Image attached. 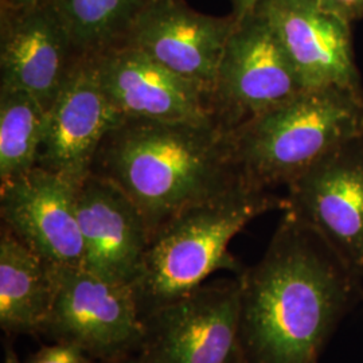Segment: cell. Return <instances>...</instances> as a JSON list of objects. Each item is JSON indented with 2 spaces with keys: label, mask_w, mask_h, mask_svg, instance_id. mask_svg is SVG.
<instances>
[{
  "label": "cell",
  "mask_w": 363,
  "mask_h": 363,
  "mask_svg": "<svg viewBox=\"0 0 363 363\" xmlns=\"http://www.w3.org/2000/svg\"><path fill=\"white\" fill-rule=\"evenodd\" d=\"M262 257L240 273L242 363H315L362 298V277L284 210Z\"/></svg>",
  "instance_id": "6da1fadb"
},
{
  "label": "cell",
  "mask_w": 363,
  "mask_h": 363,
  "mask_svg": "<svg viewBox=\"0 0 363 363\" xmlns=\"http://www.w3.org/2000/svg\"><path fill=\"white\" fill-rule=\"evenodd\" d=\"M91 174L130 196L151 237L183 210L245 183L234 166L228 130L216 121L125 118L106 135Z\"/></svg>",
  "instance_id": "7a4b0ae2"
},
{
  "label": "cell",
  "mask_w": 363,
  "mask_h": 363,
  "mask_svg": "<svg viewBox=\"0 0 363 363\" xmlns=\"http://www.w3.org/2000/svg\"><path fill=\"white\" fill-rule=\"evenodd\" d=\"M286 208V196L242 183L167 220L151 237L130 286L142 319L194 292L214 273L238 276L244 267L229 252L232 240L259 216Z\"/></svg>",
  "instance_id": "3957f363"
},
{
  "label": "cell",
  "mask_w": 363,
  "mask_h": 363,
  "mask_svg": "<svg viewBox=\"0 0 363 363\" xmlns=\"http://www.w3.org/2000/svg\"><path fill=\"white\" fill-rule=\"evenodd\" d=\"M363 136V88L304 91L228 130L234 166L249 186H288L339 144Z\"/></svg>",
  "instance_id": "277c9868"
},
{
  "label": "cell",
  "mask_w": 363,
  "mask_h": 363,
  "mask_svg": "<svg viewBox=\"0 0 363 363\" xmlns=\"http://www.w3.org/2000/svg\"><path fill=\"white\" fill-rule=\"evenodd\" d=\"M55 292L39 334L76 345L97 362L136 355L144 325L130 286L116 284L82 267L54 265Z\"/></svg>",
  "instance_id": "5b68a950"
},
{
  "label": "cell",
  "mask_w": 363,
  "mask_h": 363,
  "mask_svg": "<svg viewBox=\"0 0 363 363\" xmlns=\"http://www.w3.org/2000/svg\"><path fill=\"white\" fill-rule=\"evenodd\" d=\"M143 325L142 363H242L237 276L205 283Z\"/></svg>",
  "instance_id": "8992f818"
},
{
  "label": "cell",
  "mask_w": 363,
  "mask_h": 363,
  "mask_svg": "<svg viewBox=\"0 0 363 363\" xmlns=\"http://www.w3.org/2000/svg\"><path fill=\"white\" fill-rule=\"evenodd\" d=\"M306 91L272 26L259 10L237 21L213 88L216 121L232 130Z\"/></svg>",
  "instance_id": "52a82bcc"
},
{
  "label": "cell",
  "mask_w": 363,
  "mask_h": 363,
  "mask_svg": "<svg viewBox=\"0 0 363 363\" xmlns=\"http://www.w3.org/2000/svg\"><path fill=\"white\" fill-rule=\"evenodd\" d=\"M286 189V210L363 279V136L339 144Z\"/></svg>",
  "instance_id": "ba28073f"
},
{
  "label": "cell",
  "mask_w": 363,
  "mask_h": 363,
  "mask_svg": "<svg viewBox=\"0 0 363 363\" xmlns=\"http://www.w3.org/2000/svg\"><path fill=\"white\" fill-rule=\"evenodd\" d=\"M124 120L103 89L94 60L78 57L48 109L37 167L79 186L106 135Z\"/></svg>",
  "instance_id": "9c48e42d"
},
{
  "label": "cell",
  "mask_w": 363,
  "mask_h": 363,
  "mask_svg": "<svg viewBox=\"0 0 363 363\" xmlns=\"http://www.w3.org/2000/svg\"><path fill=\"white\" fill-rule=\"evenodd\" d=\"M256 10L272 26L306 91L363 88L350 22L319 0H261Z\"/></svg>",
  "instance_id": "30bf717a"
},
{
  "label": "cell",
  "mask_w": 363,
  "mask_h": 363,
  "mask_svg": "<svg viewBox=\"0 0 363 363\" xmlns=\"http://www.w3.org/2000/svg\"><path fill=\"white\" fill-rule=\"evenodd\" d=\"M91 58L108 99L125 118L216 121L211 91L171 72L145 52L123 45Z\"/></svg>",
  "instance_id": "8fae6325"
},
{
  "label": "cell",
  "mask_w": 363,
  "mask_h": 363,
  "mask_svg": "<svg viewBox=\"0 0 363 363\" xmlns=\"http://www.w3.org/2000/svg\"><path fill=\"white\" fill-rule=\"evenodd\" d=\"M77 60L49 0L0 4V88L26 91L49 109Z\"/></svg>",
  "instance_id": "7c38bea8"
},
{
  "label": "cell",
  "mask_w": 363,
  "mask_h": 363,
  "mask_svg": "<svg viewBox=\"0 0 363 363\" xmlns=\"http://www.w3.org/2000/svg\"><path fill=\"white\" fill-rule=\"evenodd\" d=\"M78 186L35 167L0 184L1 226L57 267H82Z\"/></svg>",
  "instance_id": "4fadbf2b"
},
{
  "label": "cell",
  "mask_w": 363,
  "mask_h": 363,
  "mask_svg": "<svg viewBox=\"0 0 363 363\" xmlns=\"http://www.w3.org/2000/svg\"><path fill=\"white\" fill-rule=\"evenodd\" d=\"M237 21L233 13L214 16L199 13L184 0H152L125 45L213 93Z\"/></svg>",
  "instance_id": "5bb4252c"
},
{
  "label": "cell",
  "mask_w": 363,
  "mask_h": 363,
  "mask_svg": "<svg viewBox=\"0 0 363 363\" xmlns=\"http://www.w3.org/2000/svg\"><path fill=\"white\" fill-rule=\"evenodd\" d=\"M82 268L116 284L132 286L151 233L142 211L115 183L89 174L77 189Z\"/></svg>",
  "instance_id": "9a60e30c"
},
{
  "label": "cell",
  "mask_w": 363,
  "mask_h": 363,
  "mask_svg": "<svg viewBox=\"0 0 363 363\" xmlns=\"http://www.w3.org/2000/svg\"><path fill=\"white\" fill-rule=\"evenodd\" d=\"M55 292L54 265L7 228L0 230V327L9 335L39 334Z\"/></svg>",
  "instance_id": "2e32d148"
},
{
  "label": "cell",
  "mask_w": 363,
  "mask_h": 363,
  "mask_svg": "<svg viewBox=\"0 0 363 363\" xmlns=\"http://www.w3.org/2000/svg\"><path fill=\"white\" fill-rule=\"evenodd\" d=\"M78 57H97L127 43L152 0H49Z\"/></svg>",
  "instance_id": "e0dca14e"
},
{
  "label": "cell",
  "mask_w": 363,
  "mask_h": 363,
  "mask_svg": "<svg viewBox=\"0 0 363 363\" xmlns=\"http://www.w3.org/2000/svg\"><path fill=\"white\" fill-rule=\"evenodd\" d=\"M46 115L31 94L0 88V184L37 167Z\"/></svg>",
  "instance_id": "ac0fdd59"
},
{
  "label": "cell",
  "mask_w": 363,
  "mask_h": 363,
  "mask_svg": "<svg viewBox=\"0 0 363 363\" xmlns=\"http://www.w3.org/2000/svg\"><path fill=\"white\" fill-rule=\"evenodd\" d=\"M25 363H99L76 345L54 342L34 351Z\"/></svg>",
  "instance_id": "d6986e66"
},
{
  "label": "cell",
  "mask_w": 363,
  "mask_h": 363,
  "mask_svg": "<svg viewBox=\"0 0 363 363\" xmlns=\"http://www.w3.org/2000/svg\"><path fill=\"white\" fill-rule=\"evenodd\" d=\"M325 9L337 13L347 22H355L363 18V0H319Z\"/></svg>",
  "instance_id": "ffe728a7"
},
{
  "label": "cell",
  "mask_w": 363,
  "mask_h": 363,
  "mask_svg": "<svg viewBox=\"0 0 363 363\" xmlns=\"http://www.w3.org/2000/svg\"><path fill=\"white\" fill-rule=\"evenodd\" d=\"M230 1L233 6L232 13L237 19H241L247 13H252L259 6L261 0H230Z\"/></svg>",
  "instance_id": "44dd1931"
},
{
  "label": "cell",
  "mask_w": 363,
  "mask_h": 363,
  "mask_svg": "<svg viewBox=\"0 0 363 363\" xmlns=\"http://www.w3.org/2000/svg\"><path fill=\"white\" fill-rule=\"evenodd\" d=\"M4 363H25L22 362L18 357V354L15 352L13 347H7L6 354H4Z\"/></svg>",
  "instance_id": "7402d4cb"
},
{
  "label": "cell",
  "mask_w": 363,
  "mask_h": 363,
  "mask_svg": "<svg viewBox=\"0 0 363 363\" xmlns=\"http://www.w3.org/2000/svg\"><path fill=\"white\" fill-rule=\"evenodd\" d=\"M99 363H142L138 354L136 355H130V357H125L121 359H115V361H108V362H99Z\"/></svg>",
  "instance_id": "603a6c76"
},
{
  "label": "cell",
  "mask_w": 363,
  "mask_h": 363,
  "mask_svg": "<svg viewBox=\"0 0 363 363\" xmlns=\"http://www.w3.org/2000/svg\"><path fill=\"white\" fill-rule=\"evenodd\" d=\"M19 3H21V0H0V4L10 6V7H16Z\"/></svg>",
  "instance_id": "cb8c5ba5"
},
{
  "label": "cell",
  "mask_w": 363,
  "mask_h": 363,
  "mask_svg": "<svg viewBox=\"0 0 363 363\" xmlns=\"http://www.w3.org/2000/svg\"><path fill=\"white\" fill-rule=\"evenodd\" d=\"M315 363H318V362H315Z\"/></svg>",
  "instance_id": "d4e9b609"
}]
</instances>
